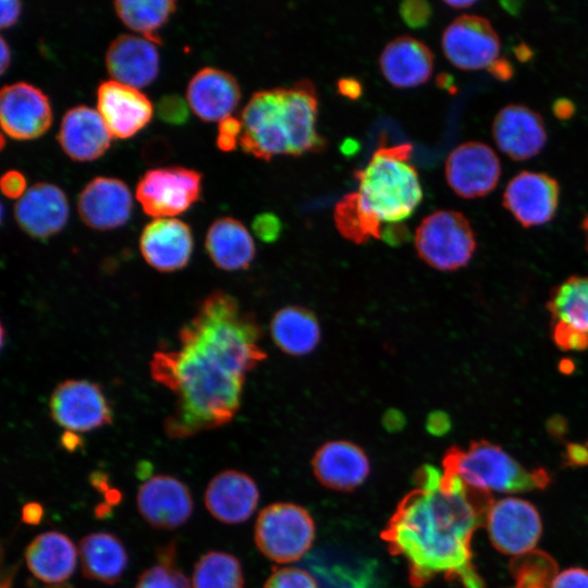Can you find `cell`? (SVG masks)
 <instances>
[{
  "label": "cell",
  "instance_id": "obj_1",
  "mask_svg": "<svg viewBox=\"0 0 588 588\" xmlns=\"http://www.w3.org/2000/svg\"><path fill=\"white\" fill-rule=\"evenodd\" d=\"M261 328L253 314L223 291H213L181 328L174 350H158L152 379L174 396L164 419L170 438L184 439L230 422L246 375L266 359Z\"/></svg>",
  "mask_w": 588,
  "mask_h": 588
},
{
  "label": "cell",
  "instance_id": "obj_2",
  "mask_svg": "<svg viewBox=\"0 0 588 588\" xmlns=\"http://www.w3.org/2000/svg\"><path fill=\"white\" fill-rule=\"evenodd\" d=\"M414 482L381 532L390 553L404 560L415 587L443 575L464 588H483L473 564L471 539L492 503L488 492L431 465L420 467Z\"/></svg>",
  "mask_w": 588,
  "mask_h": 588
},
{
  "label": "cell",
  "instance_id": "obj_3",
  "mask_svg": "<svg viewBox=\"0 0 588 588\" xmlns=\"http://www.w3.org/2000/svg\"><path fill=\"white\" fill-rule=\"evenodd\" d=\"M413 146H387L381 140L368 164L354 171L365 205L381 221L399 223L408 218L422 199L418 173L411 163Z\"/></svg>",
  "mask_w": 588,
  "mask_h": 588
},
{
  "label": "cell",
  "instance_id": "obj_4",
  "mask_svg": "<svg viewBox=\"0 0 588 588\" xmlns=\"http://www.w3.org/2000/svg\"><path fill=\"white\" fill-rule=\"evenodd\" d=\"M442 466L444 475L455 476L467 487L487 492H527L547 487L550 480L544 469H527L487 440L473 441L466 449L451 446Z\"/></svg>",
  "mask_w": 588,
  "mask_h": 588
},
{
  "label": "cell",
  "instance_id": "obj_5",
  "mask_svg": "<svg viewBox=\"0 0 588 588\" xmlns=\"http://www.w3.org/2000/svg\"><path fill=\"white\" fill-rule=\"evenodd\" d=\"M475 232L460 211L438 210L420 222L414 234L418 257L439 271L465 267L476 249Z\"/></svg>",
  "mask_w": 588,
  "mask_h": 588
},
{
  "label": "cell",
  "instance_id": "obj_6",
  "mask_svg": "<svg viewBox=\"0 0 588 588\" xmlns=\"http://www.w3.org/2000/svg\"><path fill=\"white\" fill-rule=\"evenodd\" d=\"M315 536L309 512L291 502H277L262 509L254 531L258 550L279 564L301 560L311 548Z\"/></svg>",
  "mask_w": 588,
  "mask_h": 588
},
{
  "label": "cell",
  "instance_id": "obj_7",
  "mask_svg": "<svg viewBox=\"0 0 588 588\" xmlns=\"http://www.w3.org/2000/svg\"><path fill=\"white\" fill-rule=\"evenodd\" d=\"M285 89L258 90L247 101L241 114L243 132L238 140L246 154L265 161L291 155Z\"/></svg>",
  "mask_w": 588,
  "mask_h": 588
},
{
  "label": "cell",
  "instance_id": "obj_8",
  "mask_svg": "<svg viewBox=\"0 0 588 588\" xmlns=\"http://www.w3.org/2000/svg\"><path fill=\"white\" fill-rule=\"evenodd\" d=\"M201 173L184 167L148 170L138 181L136 199L155 219L173 218L199 199Z\"/></svg>",
  "mask_w": 588,
  "mask_h": 588
},
{
  "label": "cell",
  "instance_id": "obj_9",
  "mask_svg": "<svg viewBox=\"0 0 588 588\" xmlns=\"http://www.w3.org/2000/svg\"><path fill=\"white\" fill-rule=\"evenodd\" d=\"M51 418L70 432H87L112 422V406L102 388L85 379L60 382L49 400Z\"/></svg>",
  "mask_w": 588,
  "mask_h": 588
},
{
  "label": "cell",
  "instance_id": "obj_10",
  "mask_svg": "<svg viewBox=\"0 0 588 588\" xmlns=\"http://www.w3.org/2000/svg\"><path fill=\"white\" fill-rule=\"evenodd\" d=\"M485 523L493 547L507 555L530 552L542 531L537 509L530 502L513 497L492 502Z\"/></svg>",
  "mask_w": 588,
  "mask_h": 588
},
{
  "label": "cell",
  "instance_id": "obj_11",
  "mask_svg": "<svg viewBox=\"0 0 588 588\" xmlns=\"http://www.w3.org/2000/svg\"><path fill=\"white\" fill-rule=\"evenodd\" d=\"M442 49L457 69L476 71L488 68L498 59L501 40L489 20L463 14L444 29Z\"/></svg>",
  "mask_w": 588,
  "mask_h": 588
},
{
  "label": "cell",
  "instance_id": "obj_12",
  "mask_svg": "<svg viewBox=\"0 0 588 588\" xmlns=\"http://www.w3.org/2000/svg\"><path fill=\"white\" fill-rule=\"evenodd\" d=\"M547 308L556 346L563 351L588 350V277H571L555 286Z\"/></svg>",
  "mask_w": 588,
  "mask_h": 588
},
{
  "label": "cell",
  "instance_id": "obj_13",
  "mask_svg": "<svg viewBox=\"0 0 588 588\" xmlns=\"http://www.w3.org/2000/svg\"><path fill=\"white\" fill-rule=\"evenodd\" d=\"M500 177V159L483 143H463L446 158L445 179L460 197L473 199L487 196L497 187Z\"/></svg>",
  "mask_w": 588,
  "mask_h": 588
},
{
  "label": "cell",
  "instance_id": "obj_14",
  "mask_svg": "<svg viewBox=\"0 0 588 588\" xmlns=\"http://www.w3.org/2000/svg\"><path fill=\"white\" fill-rule=\"evenodd\" d=\"M52 111L48 97L36 86L17 82L0 91V123L14 139H34L48 131Z\"/></svg>",
  "mask_w": 588,
  "mask_h": 588
},
{
  "label": "cell",
  "instance_id": "obj_15",
  "mask_svg": "<svg viewBox=\"0 0 588 588\" xmlns=\"http://www.w3.org/2000/svg\"><path fill=\"white\" fill-rule=\"evenodd\" d=\"M559 197L555 179L544 173L522 171L507 183L502 205L520 225L530 228L553 219Z\"/></svg>",
  "mask_w": 588,
  "mask_h": 588
},
{
  "label": "cell",
  "instance_id": "obj_16",
  "mask_svg": "<svg viewBox=\"0 0 588 588\" xmlns=\"http://www.w3.org/2000/svg\"><path fill=\"white\" fill-rule=\"evenodd\" d=\"M136 502L142 517L158 529L177 528L193 512V499L187 486L169 475H157L144 482Z\"/></svg>",
  "mask_w": 588,
  "mask_h": 588
},
{
  "label": "cell",
  "instance_id": "obj_17",
  "mask_svg": "<svg viewBox=\"0 0 588 588\" xmlns=\"http://www.w3.org/2000/svg\"><path fill=\"white\" fill-rule=\"evenodd\" d=\"M492 136L498 148L515 161L537 156L547 143L542 117L524 105L502 108L493 120Z\"/></svg>",
  "mask_w": 588,
  "mask_h": 588
},
{
  "label": "cell",
  "instance_id": "obj_18",
  "mask_svg": "<svg viewBox=\"0 0 588 588\" xmlns=\"http://www.w3.org/2000/svg\"><path fill=\"white\" fill-rule=\"evenodd\" d=\"M315 478L326 488L350 492L359 487L370 473L366 452L347 440H332L321 444L311 460Z\"/></svg>",
  "mask_w": 588,
  "mask_h": 588
},
{
  "label": "cell",
  "instance_id": "obj_19",
  "mask_svg": "<svg viewBox=\"0 0 588 588\" xmlns=\"http://www.w3.org/2000/svg\"><path fill=\"white\" fill-rule=\"evenodd\" d=\"M132 194L126 184L114 177L98 176L89 181L77 198V211L83 222L95 230L108 231L122 226L131 217Z\"/></svg>",
  "mask_w": 588,
  "mask_h": 588
},
{
  "label": "cell",
  "instance_id": "obj_20",
  "mask_svg": "<svg viewBox=\"0 0 588 588\" xmlns=\"http://www.w3.org/2000/svg\"><path fill=\"white\" fill-rule=\"evenodd\" d=\"M97 111L112 137L124 139L149 123L154 107L138 88L111 79L98 86Z\"/></svg>",
  "mask_w": 588,
  "mask_h": 588
},
{
  "label": "cell",
  "instance_id": "obj_21",
  "mask_svg": "<svg viewBox=\"0 0 588 588\" xmlns=\"http://www.w3.org/2000/svg\"><path fill=\"white\" fill-rule=\"evenodd\" d=\"M193 247L189 226L175 218L154 219L145 225L139 238L145 261L161 272L183 269L191 259Z\"/></svg>",
  "mask_w": 588,
  "mask_h": 588
},
{
  "label": "cell",
  "instance_id": "obj_22",
  "mask_svg": "<svg viewBox=\"0 0 588 588\" xmlns=\"http://www.w3.org/2000/svg\"><path fill=\"white\" fill-rule=\"evenodd\" d=\"M14 218L27 235L38 240L49 238L66 224L68 199L57 185L39 182L17 199Z\"/></svg>",
  "mask_w": 588,
  "mask_h": 588
},
{
  "label": "cell",
  "instance_id": "obj_23",
  "mask_svg": "<svg viewBox=\"0 0 588 588\" xmlns=\"http://www.w3.org/2000/svg\"><path fill=\"white\" fill-rule=\"evenodd\" d=\"M259 491L255 480L247 474L226 469L217 474L205 491L208 512L224 524H240L255 512Z\"/></svg>",
  "mask_w": 588,
  "mask_h": 588
},
{
  "label": "cell",
  "instance_id": "obj_24",
  "mask_svg": "<svg viewBox=\"0 0 588 588\" xmlns=\"http://www.w3.org/2000/svg\"><path fill=\"white\" fill-rule=\"evenodd\" d=\"M106 66L112 81L140 88L150 84L159 72L156 44L131 34L118 36L106 51Z\"/></svg>",
  "mask_w": 588,
  "mask_h": 588
},
{
  "label": "cell",
  "instance_id": "obj_25",
  "mask_svg": "<svg viewBox=\"0 0 588 588\" xmlns=\"http://www.w3.org/2000/svg\"><path fill=\"white\" fill-rule=\"evenodd\" d=\"M240 99L241 89L235 77L219 69L199 70L187 85L188 106L206 122H220L230 117Z\"/></svg>",
  "mask_w": 588,
  "mask_h": 588
},
{
  "label": "cell",
  "instance_id": "obj_26",
  "mask_svg": "<svg viewBox=\"0 0 588 588\" xmlns=\"http://www.w3.org/2000/svg\"><path fill=\"white\" fill-rule=\"evenodd\" d=\"M112 135L97 110L86 106L69 109L62 118L58 142L68 157L91 161L102 156Z\"/></svg>",
  "mask_w": 588,
  "mask_h": 588
},
{
  "label": "cell",
  "instance_id": "obj_27",
  "mask_svg": "<svg viewBox=\"0 0 588 588\" xmlns=\"http://www.w3.org/2000/svg\"><path fill=\"white\" fill-rule=\"evenodd\" d=\"M433 54L422 41L399 36L382 50L379 65L384 78L396 88H408L429 81L433 71Z\"/></svg>",
  "mask_w": 588,
  "mask_h": 588
},
{
  "label": "cell",
  "instance_id": "obj_28",
  "mask_svg": "<svg viewBox=\"0 0 588 588\" xmlns=\"http://www.w3.org/2000/svg\"><path fill=\"white\" fill-rule=\"evenodd\" d=\"M291 156L319 152L326 139L317 132L318 98L311 81L299 79L285 89Z\"/></svg>",
  "mask_w": 588,
  "mask_h": 588
},
{
  "label": "cell",
  "instance_id": "obj_29",
  "mask_svg": "<svg viewBox=\"0 0 588 588\" xmlns=\"http://www.w3.org/2000/svg\"><path fill=\"white\" fill-rule=\"evenodd\" d=\"M205 247L215 266L224 271L247 269L256 255L250 233L232 217L219 218L210 224Z\"/></svg>",
  "mask_w": 588,
  "mask_h": 588
},
{
  "label": "cell",
  "instance_id": "obj_30",
  "mask_svg": "<svg viewBox=\"0 0 588 588\" xmlns=\"http://www.w3.org/2000/svg\"><path fill=\"white\" fill-rule=\"evenodd\" d=\"M28 569L39 580L58 584L72 576L77 563V550L72 540L59 531L38 535L27 546Z\"/></svg>",
  "mask_w": 588,
  "mask_h": 588
},
{
  "label": "cell",
  "instance_id": "obj_31",
  "mask_svg": "<svg viewBox=\"0 0 588 588\" xmlns=\"http://www.w3.org/2000/svg\"><path fill=\"white\" fill-rule=\"evenodd\" d=\"M273 343L283 353L291 356H304L311 353L320 342L321 328L316 315L298 305L279 309L270 322Z\"/></svg>",
  "mask_w": 588,
  "mask_h": 588
},
{
  "label": "cell",
  "instance_id": "obj_32",
  "mask_svg": "<svg viewBox=\"0 0 588 588\" xmlns=\"http://www.w3.org/2000/svg\"><path fill=\"white\" fill-rule=\"evenodd\" d=\"M82 573L86 578L115 584L127 565V553L121 540L109 532H93L78 543Z\"/></svg>",
  "mask_w": 588,
  "mask_h": 588
},
{
  "label": "cell",
  "instance_id": "obj_33",
  "mask_svg": "<svg viewBox=\"0 0 588 588\" xmlns=\"http://www.w3.org/2000/svg\"><path fill=\"white\" fill-rule=\"evenodd\" d=\"M334 223L346 240L363 244L381 238V221L368 209L358 192L343 196L334 207Z\"/></svg>",
  "mask_w": 588,
  "mask_h": 588
},
{
  "label": "cell",
  "instance_id": "obj_34",
  "mask_svg": "<svg viewBox=\"0 0 588 588\" xmlns=\"http://www.w3.org/2000/svg\"><path fill=\"white\" fill-rule=\"evenodd\" d=\"M176 2L172 0H119L114 10L120 20L131 29L140 33L154 44H161L158 30L174 13Z\"/></svg>",
  "mask_w": 588,
  "mask_h": 588
},
{
  "label": "cell",
  "instance_id": "obj_35",
  "mask_svg": "<svg viewBox=\"0 0 588 588\" xmlns=\"http://www.w3.org/2000/svg\"><path fill=\"white\" fill-rule=\"evenodd\" d=\"M244 575L240 561L233 554L210 551L195 564L192 588H243Z\"/></svg>",
  "mask_w": 588,
  "mask_h": 588
},
{
  "label": "cell",
  "instance_id": "obj_36",
  "mask_svg": "<svg viewBox=\"0 0 588 588\" xmlns=\"http://www.w3.org/2000/svg\"><path fill=\"white\" fill-rule=\"evenodd\" d=\"M135 588H192L187 577L168 564H158L145 569Z\"/></svg>",
  "mask_w": 588,
  "mask_h": 588
},
{
  "label": "cell",
  "instance_id": "obj_37",
  "mask_svg": "<svg viewBox=\"0 0 588 588\" xmlns=\"http://www.w3.org/2000/svg\"><path fill=\"white\" fill-rule=\"evenodd\" d=\"M262 588H319V586L308 571L295 566H284L274 569Z\"/></svg>",
  "mask_w": 588,
  "mask_h": 588
},
{
  "label": "cell",
  "instance_id": "obj_38",
  "mask_svg": "<svg viewBox=\"0 0 588 588\" xmlns=\"http://www.w3.org/2000/svg\"><path fill=\"white\" fill-rule=\"evenodd\" d=\"M187 100L177 94L163 95L157 102L158 118L172 125L184 124L189 115Z\"/></svg>",
  "mask_w": 588,
  "mask_h": 588
},
{
  "label": "cell",
  "instance_id": "obj_39",
  "mask_svg": "<svg viewBox=\"0 0 588 588\" xmlns=\"http://www.w3.org/2000/svg\"><path fill=\"white\" fill-rule=\"evenodd\" d=\"M400 15L411 28H421L429 23L432 9L427 1L408 0L400 4Z\"/></svg>",
  "mask_w": 588,
  "mask_h": 588
},
{
  "label": "cell",
  "instance_id": "obj_40",
  "mask_svg": "<svg viewBox=\"0 0 588 588\" xmlns=\"http://www.w3.org/2000/svg\"><path fill=\"white\" fill-rule=\"evenodd\" d=\"M243 125L241 120L230 115L218 124L217 146L222 151H232L236 148Z\"/></svg>",
  "mask_w": 588,
  "mask_h": 588
},
{
  "label": "cell",
  "instance_id": "obj_41",
  "mask_svg": "<svg viewBox=\"0 0 588 588\" xmlns=\"http://www.w3.org/2000/svg\"><path fill=\"white\" fill-rule=\"evenodd\" d=\"M255 235L265 243H272L280 236L282 224L278 216L272 212H262L252 222Z\"/></svg>",
  "mask_w": 588,
  "mask_h": 588
},
{
  "label": "cell",
  "instance_id": "obj_42",
  "mask_svg": "<svg viewBox=\"0 0 588 588\" xmlns=\"http://www.w3.org/2000/svg\"><path fill=\"white\" fill-rule=\"evenodd\" d=\"M550 588H588V569L581 567L564 569L551 580Z\"/></svg>",
  "mask_w": 588,
  "mask_h": 588
},
{
  "label": "cell",
  "instance_id": "obj_43",
  "mask_svg": "<svg viewBox=\"0 0 588 588\" xmlns=\"http://www.w3.org/2000/svg\"><path fill=\"white\" fill-rule=\"evenodd\" d=\"M0 188L2 194L8 198L20 199L27 191L26 179L21 172L10 170L2 175Z\"/></svg>",
  "mask_w": 588,
  "mask_h": 588
},
{
  "label": "cell",
  "instance_id": "obj_44",
  "mask_svg": "<svg viewBox=\"0 0 588 588\" xmlns=\"http://www.w3.org/2000/svg\"><path fill=\"white\" fill-rule=\"evenodd\" d=\"M409 235V231L401 222L387 223L381 231V238L390 245H400L407 241Z\"/></svg>",
  "mask_w": 588,
  "mask_h": 588
},
{
  "label": "cell",
  "instance_id": "obj_45",
  "mask_svg": "<svg viewBox=\"0 0 588 588\" xmlns=\"http://www.w3.org/2000/svg\"><path fill=\"white\" fill-rule=\"evenodd\" d=\"M1 5V17L0 26L1 28H8L14 25L21 14L22 4L20 1L15 0H2Z\"/></svg>",
  "mask_w": 588,
  "mask_h": 588
},
{
  "label": "cell",
  "instance_id": "obj_46",
  "mask_svg": "<svg viewBox=\"0 0 588 588\" xmlns=\"http://www.w3.org/2000/svg\"><path fill=\"white\" fill-rule=\"evenodd\" d=\"M338 93L348 99L356 100L363 94V86L355 77H342L336 82Z\"/></svg>",
  "mask_w": 588,
  "mask_h": 588
},
{
  "label": "cell",
  "instance_id": "obj_47",
  "mask_svg": "<svg viewBox=\"0 0 588 588\" xmlns=\"http://www.w3.org/2000/svg\"><path fill=\"white\" fill-rule=\"evenodd\" d=\"M487 70L495 79L502 82L510 81L514 75V68L505 58L495 59Z\"/></svg>",
  "mask_w": 588,
  "mask_h": 588
},
{
  "label": "cell",
  "instance_id": "obj_48",
  "mask_svg": "<svg viewBox=\"0 0 588 588\" xmlns=\"http://www.w3.org/2000/svg\"><path fill=\"white\" fill-rule=\"evenodd\" d=\"M42 515L44 509L38 502L26 503L22 509V520L28 525H38Z\"/></svg>",
  "mask_w": 588,
  "mask_h": 588
},
{
  "label": "cell",
  "instance_id": "obj_49",
  "mask_svg": "<svg viewBox=\"0 0 588 588\" xmlns=\"http://www.w3.org/2000/svg\"><path fill=\"white\" fill-rule=\"evenodd\" d=\"M575 105L567 98H559L553 102V114L560 120H568L575 114Z\"/></svg>",
  "mask_w": 588,
  "mask_h": 588
},
{
  "label": "cell",
  "instance_id": "obj_50",
  "mask_svg": "<svg viewBox=\"0 0 588 588\" xmlns=\"http://www.w3.org/2000/svg\"><path fill=\"white\" fill-rule=\"evenodd\" d=\"M448 426V418L442 413L434 412L428 418V429L433 433L443 432Z\"/></svg>",
  "mask_w": 588,
  "mask_h": 588
},
{
  "label": "cell",
  "instance_id": "obj_51",
  "mask_svg": "<svg viewBox=\"0 0 588 588\" xmlns=\"http://www.w3.org/2000/svg\"><path fill=\"white\" fill-rule=\"evenodd\" d=\"M90 482L98 491L102 493H106L110 489L108 486L107 477L103 473H93L90 476Z\"/></svg>",
  "mask_w": 588,
  "mask_h": 588
},
{
  "label": "cell",
  "instance_id": "obj_52",
  "mask_svg": "<svg viewBox=\"0 0 588 588\" xmlns=\"http://www.w3.org/2000/svg\"><path fill=\"white\" fill-rule=\"evenodd\" d=\"M436 83L440 88L446 89L451 94H454L456 90L453 76L448 73H440L436 78Z\"/></svg>",
  "mask_w": 588,
  "mask_h": 588
},
{
  "label": "cell",
  "instance_id": "obj_53",
  "mask_svg": "<svg viewBox=\"0 0 588 588\" xmlns=\"http://www.w3.org/2000/svg\"><path fill=\"white\" fill-rule=\"evenodd\" d=\"M61 443L68 451H73L81 444V439L76 433L65 431L61 438Z\"/></svg>",
  "mask_w": 588,
  "mask_h": 588
},
{
  "label": "cell",
  "instance_id": "obj_54",
  "mask_svg": "<svg viewBox=\"0 0 588 588\" xmlns=\"http://www.w3.org/2000/svg\"><path fill=\"white\" fill-rule=\"evenodd\" d=\"M515 56L520 62H527L532 57L531 49L526 44H519L514 48Z\"/></svg>",
  "mask_w": 588,
  "mask_h": 588
},
{
  "label": "cell",
  "instance_id": "obj_55",
  "mask_svg": "<svg viewBox=\"0 0 588 588\" xmlns=\"http://www.w3.org/2000/svg\"><path fill=\"white\" fill-rule=\"evenodd\" d=\"M9 63H10V49L4 38H1V68H0L1 74H3L7 71Z\"/></svg>",
  "mask_w": 588,
  "mask_h": 588
},
{
  "label": "cell",
  "instance_id": "obj_56",
  "mask_svg": "<svg viewBox=\"0 0 588 588\" xmlns=\"http://www.w3.org/2000/svg\"><path fill=\"white\" fill-rule=\"evenodd\" d=\"M105 497H106V502L109 504V505H115L118 503H120L121 501V492L117 489H109L106 493H105Z\"/></svg>",
  "mask_w": 588,
  "mask_h": 588
},
{
  "label": "cell",
  "instance_id": "obj_57",
  "mask_svg": "<svg viewBox=\"0 0 588 588\" xmlns=\"http://www.w3.org/2000/svg\"><path fill=\"white\" fill-rule=\"evenodd\" d=\"M444 3L453 9H467L474 5L476 1L475 0H454V1H445Z\"/></svg>",
  "mask_w": 588,
  "mask_h": 588
},
{
  "label": "cell",
  "instance_id": "obj_58",
  "mask_svg": "<svg viewBox=\"0 0 588 588\" xmlns=\"http://www.w3.org/2000/svg\"><path fill=\"white\" fill-rule=\"evenodd\" d=\"M111 512V505L107 502L100 503L95 509V514L97 517H105Z\"/></svg>",
  "mask_w": 588,
  "mask_h": 588
},
{
  "label": "cell",
  "instance_id": "obj_59",
  "mask_svg": "<svg viewBox=\"0 0 588 588\" xmlns=\"http://www.w3.org/2000/svg\"><path fill=\"white\" fill-rule=\"evenodd\" d=\"M581 226L585 233L586 248L588 250V215L584 218Z\"/></svg>",
  "mask_w": 588,
  "mask_h": 588
},
{
  "label": "cell",
  "instance_id": "obj_60",
  "mask_svg": "<svg viewBox=\"0 0 588 588\" xmlns=\"http://www.w3.org/2000/svg\"><path fill=\"white\" fill-rule=\"evenodd\" d=\"M585 446H586V449H587V451H588V441H587V443H586V445H585Z\"/></svg>",
  "mask_w": 588,
  "mask_h": 588
}]
</instances>
